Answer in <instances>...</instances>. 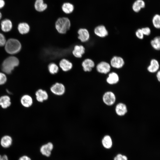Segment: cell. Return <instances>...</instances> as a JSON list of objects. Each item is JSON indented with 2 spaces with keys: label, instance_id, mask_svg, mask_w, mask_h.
<instances>
[{
  "label": "cell",
  "instance_id": "6da1fadb",
  "mask_svg": "<svg viewBox=\"0 0 160 160\" xmlns=\"http://www.w3.org/2000/svg\"><path fill=\"white\" fill-rule=\"evenodd\" d=\"M19 62L18 59L15 56H10L5 59L1 65L2 72L6 74H11L15 68L18 66Z\"/></svg>",
  "mask_w": 160,
  "mask_h": 160
},
{
  "label": "cell",
  "instance_id": "7a4b0ae2",
  "mask_svg": "<svg viewBox=\"0 0 160 160\" xmlns=\"http://www.w3.org/2000/svg\"><path fill=\"white\" fill-rule=\"evenodd\" d=\"M71 26L70 20L67 17L59 18L56 20L55 24L56 31L61 34H66L69 30Z\"/></svg>",
  "mask_w": 160,
  "mask_h": 160
},
{
  "label": "cell",
  "instance_id": "3957f363",
  "mask_svg": "<svg viewBox=\"0 0 160 160\" xmlns=\"http://www.w3.org/2000/svg\"><path fill=\"white\" fill-rule=\"evenodd\" d=\"M4 46L6 51L11 55L17 53L20 51L21 48L20 42L17 39L13 38L8 40Z\"/></svg>",
  "mask_w": 160,
  "mask_h": 160
},
{
  "label": "cell",
  "instance_id": "277c9868",
  "mask_svg": "<svg viewBox=\"0 0 160 160\" xmlns=\"http://www.w3.org/2000/svg\"><path fill=\"white\" fill-rule=\"evenodd\" d=\"M50 90L54 95L61 96L65 94L66 88L63 84L60 82H56L51 85L50 88Z\"/></svg>",
  "mask_w": 160,
  "mask_h": 160
},
{
  "label": "cell",
  "instance_id": "5b68a950",
  "mask_svg": "<svg viewBox=\"0 0 160 160\" xmlns=\"http://www.w3.org/2000/svg\"><path fill=\"white\" fill-rule=\"evenodd\" d=\"M35 99L39 103H42L47 100L49 98L48 92L42 88L37 89L34 93Z\"/></svg>",
  "mask_w": 160,
  "mask_h": 160
},
{
  "label": "cell",
  "instance_id": "8992f818",
  "mask_svg": "<svg viewBox=\"0 0 160 160\" xmlns=\"http://www.w3.org/2000/svg\"><path fill=\"white\" fill-rule=\"evenodd\" d=\"M102 100L105 105L108 106H112L116 102V95L112 91H107L103 94L102 97Z\"/></svg>",
  "mask_w": 160,
  "mask_h": 160
},
{
  "label": "cell",
  "instance_id": "52a82bcc",
  "mask_svg": "<svg viewBox=\"0 0 160 160\" xmlns=\"http://www.w3.org/2000/svg\"><path fill=\"white\" fill-rule=\"evenodd\" d=\"M77 38L82 43L87 42L90 38V33L89 30L85 28H80L77 31Z\"/></svg>",
  "mask_w": 160,
  "mask_h": 160
},
{
  "label": "cell",
  "instance_id": "ba28073f",
  "mask_svg": "<svg viewBox=\"0 0 160 160\" xmlns=\"http://www.w3.org/2000/svg\"><path fill=\"white\" fill-rule=\"evenodd\" d=\"M111 67L110 64L108 63L105 61H102L97 65L96 69L99 73L106 74L110 72Z\"/></svg>",
  "mask_w": 160,
  "mask_h": 160
},
{
  "label": "cell",
  "instance_id": "9c48e42d",
  "mask_svg": "<svg viewBox=\"0 0 160 160\" xmlns=\"http://www.w3.org/2000/svg\"><path fill=\"white\" fill-rule=\"evenodd\" d=\"M81 66L84 72H91L95 67V63L91 58H87L82 62Z\"/></svg>",
  "mask_w": 160,
  "mask_h": 160
},
{
  "label": "cell",
  "instance_id": "30bf717a",
  "mask_svg": "<svg viewBox=\"0 0 160 160\" xmlns=\"http://www.w3.org/2000/svg\"><path fill=\"white\" fill-rule=\"evenodd\" d=\"M34 99L31 95L25 94L23 95L20 99V103L21 105L25 108L31 107L33 105Z\"/></svg>",
  "mask_w": 160,
  "mask_h": 160
},
{
  "label": "cell",
  "instance_id": "8fae6325",
  "mask_svg": "<svg viewBox=\"0 0 160 160\" xmlns=\"http://www.w3.org/2000/svg\"><path fill=\"white\" fill-rule=\"evenodd\" d=\"M58 64L59 68L64 72H68L70 71L73 68L72 63L65 58L61 59Z\"/></svg>",
  "mask_w": 160,
  "mask_h": 160
},
{
  "label": "cell",
  "instance_id": "7c38bea8",
  "mask_svg": "<svg viewBox=\"0 0 160 160\" xmlns=\"http://www.w3.org/2000/svg\"><path fill=\"white\" fill-rule=\"evenodd\" d=\"M85 52V47L82 44H76L74 46L72 51L73 56L76 58H81Z\"/></svg>",
  "mask_w": 160,
  "mask_h": 160
},
{
  "label": "cell",
  "instance_id": "4fadbf2b",
  "mask_svg": "<svg viewBox=\"0 0 160 160\" xmlns=\"http://www.w3.org/2000/svg\"><path fill=\"white\" fill-rule=\"evenodd\" d=\"M125 64L124 59L121 57L115 56L111 59L110 65L111 67L116 69H120L124 66Z\"/></svg>",
  "mask_w": 160,
  "mask_h": 160
},
{
  "label": "cell",
  "instance_id": "5bb4252c",
  "mask_svg": "<svg viewBox=\"0 0 160 160\" xmlns=\"http://www.w3.org/2000/svg\"><path fill=\"white\" fill-rule=\"evenodd\" d=\"M94 34L100 38H104L108 34V32L105 27L103 25L97 26L94 29Z\"/></svg>",
  "mask_w": 160,
  "mask_h": 160
},
{
  "label": "cell",
  "instance_id": "9a60e30c",
  "mask_svg": "<svg viewBox=\"0 0 160 160\" xmlns=\"http://www.w3.org/2000/svg\"><path fill=\"white\" fill-rule=\"evenodd\" d=\"M12 103L10 97L5 95L0 96V106L3 109H6L9 107Z\"/></svg>",
  "mask_w": 160,
  "mask_h": 160
},
{
  "label": "cell",
  "instance_id": "2e32d148",
  "mask_svg": "<svg viewBox=\"0 0 160 160\" xmlns=\"http://www.w3.org/2000/svg\"><path fill=\"white\" fill-rule=\"evenodd\" d=\"M128 111L126 105L123 103H119L116 105L115 111L116 114L119 116H124Z\"/></svg>",
  "mask_w": 160,
  "mask_h": 160
},
{
  "label": "cell",
  "instance_id": "e0dca14e",
  "mask_svg": "<svg viewBox=\"0 0 160 160\" xmlns=\"http://www.w3.org/2000/svg\"><path fill=\"white\" fill-rule=\"evenodd\" d=\"M119 80V76L115 72H112L109 73L106 79L107 83L110 85L117 84Z\"/></svg>",
  "mask_w": 160,
  "mask_h": 160
},
{
  "label": "cell",
  "instance_id": "ac0fdd59",
  "mask_svg": "<svg viewBox=\"0 0 160 160\" xmlns=\"http://www.w3.org/2000/svg\"><path fill=\"white\" fill-rule=\"evenodd\" d=\"M159 64L158 61L156 59H153L151 60L147 70L149 72L153 73L159 71Z\"/></svg>",
  "mask_w": 160,
  "mask_h": 160
},
{
  "label": "cell",
  "instance_id": "d6986e66",
  "mask_svg": "<svg viewBox=\"0 0 160 160\" xmlns=\"http://www.w3.org/2000/svg\"><path fill=\"white\" fill-rule=\"evenodd\" d=\"M53 148V145L52 143H49L41 147L40 151L43 155L48 157L50 156Z\"/></svg>",
  "mask_w": 160,
  "mask_h": 160
},
{
  "label": "cell",
  "instance_id": "ffe728a7",
  "mask_svg": "<svg viewBox=\"0 0 160 160\" xmlns=\"http://www.w3.org/2000/svg\"><path fill=\"white\" fill-rule=\"evenodd\" d=\"M1 28L4 32L10 31L12 28V23L10 20L6 19L3 20L1 23Z\"/></svg>",
  "mask_w": 160,
  "mask_h": 160
},
{
  "label": "cell",
  "instance_id": "44dd1931",
  "mask_svg": "<svg viewBox=\"0 0 160 160\" xmlns=\"http://www.w3.org/2000/svg\"><path fill=\"white\" fill-rule=\"evenodd\" d=\"M47 68L48 72L52 75H55L58 73L60 71L59 66L54 62L49 63Z\"/></svg>",
  "mask_w": 160,
  "mask_h": 160
},
{
  "label": "cell",
  "instance_id": "7402d4cb",
  "mask_svg": "<svg viewBox=\"0 0 160 160\" xmlns=\"http://www.w3.org/2000/svg\"><path fill=\"white\" fill-rule=\"evenodd\" d=\"M12 143V139L10 136L8 135L4 136L1 140V144L4 148L9 147L11 145Z\"/></svg>",
  "mask_w": 160,
  "mask_h": 160
},
{
  "label": "cell",
  "instance_id": "603a6c76",
  "mask_svg": "<svg viewBox=\"0 0 160 160\" xmlns=\"http://www.w3.org/2000/svg\"><path fill=\"white\" fill-rule=\"evenodd\" d=\"M34 7L36 11L42 12L45 10L47 7V4L44 2L43 0H36Z\"/></svg>",
  "mask_w": 160,
  "mask_h": 160
},
{
  "label": "cell",
  "instance_id": "cb8c5ba5",
  "mask_svg": "<svg viewBox=\"0 0 160 160\" xmlns=\"http://www.w3.org/2000/svg\"><path fill=\"white\" fill-rule=\"evenodd\" d=\"M18 30L21 34H24L28 33L29 31L30 27L27 23L22 22L20 23L18 25Z\"/></svg>",
  "mask_w": 160,
  "mask_h": 160
},
{
  "label": "cell",
  "instance_id": "d4e9b609",
  "mask_svg": "<svg viewBox=\"0 0 160 160\" xmlns=\"http://www.w3.org/2000/svg\"><path fill=\"white\" fill-rule=\"evenodd\" d=\"M145 7V3L143 0H137L133 3L132 8L135 12H138L141 8Z\"/></svg>",
  "mask_w": 160,
  "mask_h": 160
},
{
  "label": "cell",
  "instance_id": "484cf974",
  "mask_svg": "<svg viewBox=\"0 0 160 160\" xmlns=\"http://www.w3.org/2000/svg\"><path fill=\"white\" fill-rule=\"evenodd\" d=\"M151 45L154 49L159 50L160 49V38L159 36L155 37L150 42Z\"/></svg>",
  "mask_w": 160,
  "mask_h": 160
},
{
  "label": "cell",
  "instance_id": "4316f807",
  "mask_svg": "<svg viewBox=\"0 0 160 160\" xmlns=\"http://www.w3.org/2000/svg\"><path fill=\"white\" fill-rule=\"evenodd\" d=\"M102 143L105 148H110L112 145V141L111 137L108 135L105 136L102 140Z\"/></svg>",
  "mask_w": 160,
  "mask_h": 160
},
{
  "label": "cell",
  "instance_id": "83f0119b",
  "mask_svg": "<svg viewBox=\"0 0 160 160\" xmlns=\"http://www.w3.org/2000/svg\"><path fill=\"white\" fill-rule=\"evenodd\" d=\"M63 11L66 14H70L73 11L74 9L73 5L71 3H64L62 6Z\"/></svg>",
  "mask_w": 160,
  "mask_h": 160
},
{
  "label": "cell",
  "instance_id": "f1b7e54d",
  "mask_svg": "<svg viewBox=\"0 0 160 160\" xmlns=\"http://www.w3.org/2000/svg\"><path fill=\"white\" fill-rule=\"evenodd\" d=\"M153 26L156 29L160 28V16L158 14L154 15L152 20Z\"/></svg>",
  "mask_w": 160,
  "mask_h": 160
},
{
  "label": "cell",
  "instance_id": "f546056e",
  "mask_svg": "<svg viewBox=\"0 0 160 160\" xmlns=\"http://www.w3.org/2000/svg\"><path fill=\"white\" fill-rule=\"evenodd\" d=\"M7 77L6 74L3 72H0V86L4 85L7 81Z\"/></svg>",
  "mask_w": 160,
  "mask_h": 160
},
{
  "label": "cell",
  "instance_id": "4dcf8cb0",
  "mask_svg": "<svg viewBox=\"0 0 160 160\" xmlns=\"http://www.w3.org/2000/svg\"><path fill=\"white\" fill-rule=\"evenodd\" d=\"M135 34L136 36L140 39H143L144 37V35L142 31L141 28H138L135 32Z\"/></svg>",
  "mask_w": 160,
  "mask_h": 160
},
{
  "label": "cell",
  "instance_id": "1f68e13d",
  "mask_svg": "<svg viewBox=\"0 0 160 160\" xmlns=\"http://www.w3.org/2000/svg\"><path fill=\"white\" fill-rule=\"evenodd\" d=\"M141 29L144 36H148L151 34V30L149 27H145Z\"/></svg>",
  "mask_w": 160,
  "mask_h": 160
},
{
  "label": "cell",
  "instance_id": "d6a6232c",
  "mask_svg": "<svg viewBox=\"0 0 160 160\" xmlns=\"http://www.w3.org/2000/svg\"><path fill=\"white\" fill-rule=\"evenodd\" d=\"M6 41L4 36L1 33H0V46L5 45Z\"/></svg>",
  "mask_w": 160,
  "mask_h": 160
},
{
  "label": "cell",
  "instance_id": "836d02e7",
  "mask_svg": "<svg viewBox=\"0 0 160 160\" xmlns=\"http://www.w3.org/2000/svg\"><path fill=\"white\" fill-rule=\"evenodd\" d=\"M114 160H127V159L126 156L119 154L114 158Z\"/></svg>",
  "mask_w": 160,
  "mask_h": 160
},
{
  "label": "cell",
  "instance_id": "e575fe53",
  "mask_svg": "<svg viewBox=\"0 0 160 160\" xmlns=\"http://www.w3.org/2000/svg\"><path fill=\"white\" fill-rule=\"evenodd\" d=\"M5 5L4 0H0V9L4 7Z\"/></svg>",
  "mask_w": 160,
  "mask_h": 160
},
{
  "label": "cell",
  "instance_id": "d590c367",
  "mask_svg": "<svg viewBox=\"0 0 160 160\" xmlns=\"http://www.w3.org/2000/svg\"><path fill=\"white\" fill-rule=\"evenodd\" d=\"M18 160H31V159L26 156H23L20 157Z\"/></svg>",
  "mask_w": 160,
  "mask_h": 160
},
{
  "label": "cell",
  "instance_id": "8d00e7d4",
  "mask_svg": "<svg viewBox=\"0 0 160 160\" xmlns=\"http://www.w3.org/2000/svg\"><path fill=\"white\" fill-rule=\"evenodd\" d=\"M156 77L158 81L159 82L160 81V71L159 70L157 72Z\"/></svg>",
  "mask_w": 160,
  "mask_h": 160
},
{
  "label": "cell",
  "instance_id": "74e56055",
  "mask_svg": "<svg viewBox=\"0 0 160 160\" xmlns=\"http://www.w3.org/2000/svg\"><path fill=\"white\" fill-rule=\"evenodd\" d=\"M1 160H8V158L6 155H4L1 156Z\"/></svg>",
  "mask_w": 160,
  "mask_h": 160
},
{
  "label": "cell",
  "instance_id": "f35d334b",
  "mask_svg": "<svg viewBox=\"0 0 160 160\" xmlns=\"http://www.w3.org/2000/svg\"><path fill=\"white\" fill-rule=\"evenodd\" d=\"M2 14L1 13V12H0V20L1 19V17H2Z\"/></svg>",
  "mask_w": 160,
  "mask_h": 160
},
{
  "label": "cell",
  "instance_id": "ab89813d",
  "mask_svg": "<svg viewBox=\"0 0 160 160\" xmlns=\"http://www.w3.org/2000/svg\"><path fill=\"white\" fill-rule=\"evenodd\" d=\"M0 160H1V156L0 155Z\"/></svg>",
  "mask_w": 160,
  "mask_h": 160
}]
</instances>
